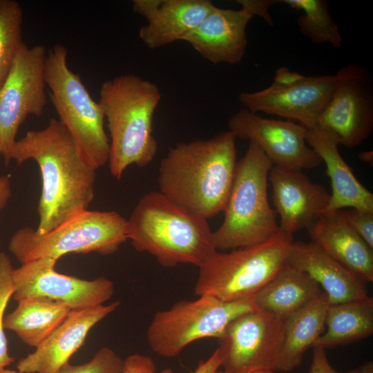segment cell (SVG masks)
I'll return each mask as SVG.
<instances>
[{
	"mask_svg": "<svg viewBox=\"0 0 373 373\" xmlns=\"http://www.w3.org/2000/svg\"><path fill=\"white\" fill-rule=\"evenodd\" d=\"M222 363V354L220 349L218 347L212 354L205 361H201L198 367L191 373H217L221 367ZM160 373H175L170 368H164Z\"/></svg>",
	"mask_w": 373,
	"mask_h": 373,
	"instance_id": "e575fe53",
	"label": "cell"
},
{
	"mask_svg": "<svg viewBox=\"0 0 373 373\" xmlns=\"http://www.w3.org/2000/svg\"><path fill=\"white\" fill-rule=\"evenodd\" d=\"M307 230L329 256L365 283L373 281V249L349 226L342 210L323 213Z\"/></svg>",
	"mask_w": 373,
	"mask_h": 373,
	"instance_id": "44dd1931",
	"label": "cell"
},
{
	"mask_svg": "<svg viewBox=\"0 0 373 373\" xmlns=\"http://www.w3.org/2000/svg\"><path fill=\"white\" fill-rule=\"evenodd\" d=\"M44 46L23 43L0 88V154L6 164L19 128L29 115L41 116L47 104Z\"/></svg>",
	"mask_w": 373,
	"mask_h": 373,
	"instance_id": "30bf717a",
	"label": "cell"
},
{
	"mask_svg": "<svg viewBox=\"0 0 373 373\" xmlns=\"http://www.w3.org/2000/svg\"><path fill=\"white\" fill-rule=\"evenodd\" d=\"M127 237L137 251L153 256L168 268L180 264L199 267L216 250L207 219L160 191L140 199L127 220Z\"/></svg>",
	"mask_w": 373,
	"mask_h": 373,
	"instance_id": "277c9868",
	"label": "cell"
},
{
	"mask_svg": "<svg viewBox=\"0 0 373 373\" xmlns=\"http://www.w3.org/2000/svg\"><path fill=\"white\" fill-rule=\"evenodd\" d=\"M161 98L155 84L132 73L102 84L98 103L107 122L111 138L108 162L116 179L130 165L144 167L154 159L157 143L153 122Z\"/></svg>",
	"mask_w": 373,
	"mask_h": 373,
	"instance_id": "3957f363",
	"label": "cell"
},
{
	"mask_svg": "<svg viewBox=\"0 0 373 373\" xmlns=\"http://www.w3.org/2000/svg\"><path fill=\"white\" fill-rule=\"evenodd\" d=\"M228 128L236 138L255 142L274 166L302 171L323 163L307 143V128L295 122L265 118L244 108L230 117Z\"/></svg>",
	"mask_w": 373,
	"mask_h": 373,
	"instance_id": "5bb4252c",
	"label": "cell"
},
{
	"mask_svg": "<svg viewBox=\"0 0 373 373\" xmlns=\"http://www.w3.org/2000/svg\"><path fill=\"white\" fill-rule=\"evenodd\" d=\"M127 240V219L119 213L86 209L44 234L32 227L19 229L11 237L8 249L23 264L45 257L58 260L70 253L109 255Z\"/></svg>",
	"mask_w": 373,
	"mask_h": 373,
	"instance_id": "52a82bcc",
	"label": "cell"
},
{
	"mask_svg": "<svg viewBox=\"0 0 373 373\" xmlns=\"http://www.w3.org/2000/svg\"><path fill=\"white\" fill-rule=\"evenodd\" d=\"M10 160L20 165L35 160L41 176L35 229L44 234L88 207L94 198L95 169L84 160L65 126L55 118L40 130L28 131L16 140Z\"/></svg>",
	"mask_w": 373,
	"mask_h": 373,
	"instance_id": "6da1fadb",
	"label": "cell"
},
{
	"mask_svg": "<svg viewBox=\"0 0 373 373\" xmlns=\"http://www.w3.org/2000/svg\"><path fill=\"white\" fill-rule=\"evenodd\" d=\"M373 333V299L332 304L325 316V328L314 347L332 348L370 336Z\"/></svg>",
	"mask_w": 373,
	"mask_h": 373,
	"instance_id": "484cf974",
	"label": "cell"
},
{
	"mask_svg": "<svg viewBox=\"0 0 373 373\" xmlns=\"http://www.w3.org/2000/svg\"><path fill=\"white\" fill-rule=\"evenodd\" d=\"M329 303L323 291L284 321L283 340L276 372H288L302 363L325 328Z\"/></svg>",
	"mask_w": 373,
	"mask_h": 373,
	"instance_id": "603a6c76",
	"label": "cell"
},
{
	"mask_svg": "<svg viewBox=\"0 0 373 373\" xmlns=\"http://www.w3.org/2000/svg\"><path fill=\"white\" fill-rule=\"evenodd\" d=\"M253 17L246 10L216 6L182 41L213 64H239L247 46V26Z\"/></svg>",
	"mask_w": 373,
	"mask_h": 373,
	"instance_id": "d6986e66",
	"label": "cell"
},
{
	"mask_svg": "<svg viewBox=\"0 0 373 373\" xmlns=\"http://www.w3.org/2000/svg\"><path fill=\"white\" fill-rule=\"evenodd\" d=\"M358 159L365 163L372 164L373 152L372 151H361L358 154Z\"/></svg>",
	"mask_w": 373,
	"mask_h": 373,
	"instance_id": "74e56055",
	"label": "cell"
},
{
	"mask_svg": "<svg viewBox=\"0 0 373 373\" xmlns=\"http://www.w3.org/2000/svg\"><path fill=\"white\" fill-rule=\"evenodd\" d=\"M236 140L228 130L169 147L158 170L159 191L206 219L223 212L237 165Z\"/></svg>",
	"mask_w": 373,
	"mask_h": 373,
	"instance_id": "7a4b0ae2",
	"label": "cell"
},
{
	"mask_svg": "<svg viewBox=\"0 0 373 373\" xmlns=\"http://www.w3.org/2000/svg\"><path fill=\"white\" fill-rule=\"evenodd\" d=\"M312 361L309 373H353L354 370L341 372L335 370L330 364L325 348L322 347H313Z\"/></svg>",
	"mask_w": 373,
	"mask_h": 373,
	"instance_id": "836d02e7",
	"label": "cell"
},
{
	"mask_svg": "<svg viewBox=\"0 0 373 373\" xmlns=\"http://www.w3.org/2000/svg\"><path fill=\"white\" fill-rule=\"evenodd\" d=\"M156 366L151 357L135 353L124 359V373H155Z\"/></svg>",
	"mask_w": 373,
	"mask_h": 373,
	"instance_id": "d6a6232c",
	"label": "cell"
},
{
	"mask_svg": "<svg viewBox=\"0 0 373 373\" xmlns=\"http://www.w3.org/2000/svg\"><path fill=\"white\" fill-rule=\"evenodd\" d=\"M12 195L10 180L7 175L0 176V211L8 204Z\"/></svg>",
	"mask_w": 373,
	"mask_h": 373,
	"instance_id": "8d00e7d4",
	"label": "cell"
},
{
	"mask_svg": "<svg viewBox=\"0 0 373 373\" xmlns=\"http://www.w3.org/2000/svg\"><path fill=\"white\" fill-rule=\"evenodd\" d=\"M285 265L309 276L325 294L329 305L369 296L365 281L312 241H293Z\"/></svg>",
	"mask_w": 373,
	"mask_h": 373,
	"instance_id": "ffe728a7",
	"label": "cell"
},
{
	"mask_svg": "<svg viewBox=\"0 0 373 373\" xmlns=\"http://www.w3.org/2000/svg\"><path fill=\"white\" fill-rule=\"evenodd\" d=\"M322 292L307 274L285 265L252 299L258 309L285 319Z\"/></svg>",
	"mask_w": 373,
	"mask_h": 373,
	"instance_id": "cb8c5ba5",
	"label": "cell"
},
{
	"mask_svg": "<svg viewBox=\"0 0 373 373\" xmlns=\"http://www.w3.org/2000/svg\"><path fill=\"white\" fill-rule=\"evenodd\" d=\"M306 76L291 71L287 67H280L276 70L273 84L287 86L297 84L304 79Z\"/></svg>",
	"mask_w": 373,
	"mask_h": 373,
	"instance_id": "d590c367",
	"label": "cell"
},
{
	"mask_svg": "<svg viewBox=\"0 0 373 373\" xmlns=\"http://www.w3.org/2000/svg\"><path fill=\"white\" fill-rule=\"evenodd\" d=\"M293 236L280 229L266 241L212 252L199 268L195 294L225 302L251 298L285 265Z\"/></svg>",
	"mask_w": 373,
	"mask_h": 373,
	"instance_id": "8992f818",
	"label": "cell"
},
{
	"mask_svg": "<svg viewBox=\"0 0 373 373\" xmlns=\"http://www.w3.org/2000/svg\"><path fill=\"white\" fill-rule=\"evenodd\" d=\"M306 141L325 162L330 179L332 194L324 213H332L343 208L373 211L372 193L355 177L341 155L338 144L334 136L314 126L307 128Z\"/></svg>",
	"mask_w": 373,
	"mask_h": 373,
	"instance_id": "7402d4cb",
	"label": "cell"
},
{
	"mask_svg": "<svg viewBox=\"0 0 373 373\" xmlns=\"http://www.w3.org/2000/svg\"><path fill=\"white\" fill-rule=\"evenodd\" d=\"M23 10L15 0H0V88L22 41Z\"/></svg>",
	"mask_w": 373,
	"mask_h": 373,
	"instance_id": "83f0119b",
	"label": "cell"
},
{
	"mask_svg": "<svg viewBox=\"0 0 373 373\" xmlns=\"http://www.w3.org/2000/svg\"><path fill=\"white\" fill-rule=\"evenodd\" d=\"M342 213L349 226L373 249V211L351 208Z\"/></svg>",
	"mask_w": 373,
	"mask_h": 373,
	"instance_id": "4dcf8cb0",
	"label": "cell"
},
{
	"mask_svg": "<svg viewBox=\"0 0 373 373\" xmlns=\"http://www.w3.org/2000/svg\"><path fill=\"white\" fill-rule=\"evenodd\" d=\"M284 321L259 309L233 319L218 338L222 354V373L276 372L283 340Z\"/></svg>",
	"mask_w": 373,
	"mask_h": 373,
	"instance_id": "8fae6325",
	"label": "cell"
},
{
	"mask_svg": "<svg viewBox=\"0 0 373 373\" xmlns=\"http://www.w3.org/2000/svg\"><path fill=\"white\" fill-rule=\"evenodd\" d=\"M67 55V48L61 44L47 51L46 84L59 121L75 140L86 162L97 170L109 157L110 141L104 129V116L79 75L68 67Z\"/></svg>",
	"mask_w": 373,
	"mask_h": 373,
	"instance_id": "ba28073f",
	"label": "cell"
},
{
	"mask_svg": "<svg viewBox=\"0 0 373 373\" xmlns=\"http://www.w3.org/2000/svg\"><path fill=\"white\" fill-rule=\"evenodd\" d=\"M3 320L5 329L14 332L26 345L37 347L66 318L72 310L62 303L44 297L20 299Z\"/></svg>",
	"mask_w": 373,
	"mask_h": 373,
	"instance_id": "d4e9b609",
	"label": "cell"
},
{
	"mask_svg": "<svg viewBox=\"0 0 373 373\" xmlns=\"http://www.w3.org/2000/svg\"><path fill=\"white\" fill-rule=\"evenodd\" d=\"M268 180L272 187L274 209L280 218V229L287 233L293 236L307 229L329 204L330 194L302 171L273 166Z\"/></svg>",
	"mask_w": 373,
	"mask_h": 373,
	"instance_id": "2e32d148",
	"label": "cell"
},
{
	"mask_svg": "<svg viewBox=\"0 0 373 373\" xmlns=\"http://www.w3.org/2000/svg\"><path fill=\"white\" fill-rule=\"evenodd\" d=\"M279 2L303 12L298 17V25L300 32L313 43L329 44L334 48L342 46V37L329 13L327 1L283 0Z\"/></svg>",
	"mask_w": 373,
	"mask_h": 373,
	"instance_id": "4316f807",
	"label": "cell"
},
{
	"mask_svg": "<svg viewBox=\"0 0 373 373\" xmlns=\"http://www.w3.org/2000/svg\"><path fill=\"white\" fill-rule=\"evenodd\" d=\"M273 166L260 147L249 142L245 155L237 162L223 222L213 231L216 250L258 245L280 231L277 214L267 195L268 176Z\"/></svg>",
	"mask_w": 373,
	"mask_h": 373,
	"instance_id": "5b68a950",
	"label": "cell"
},
{
	"mask_svg": "<svg viewBox=\"0 0 373 373\" xmlns=\"http://www.w3.org/2000/svg\"><path fill=\"white\" fill-rule=\"evenodd\" d=\"M217 373H222V372L219 370ZM251 373H276V372H274L271 371L262 370V371H256Z\"/></svg>",
	"mask_w": 373,
	"mask_h": 373,
	"instance_id": "60d3db41",
	"label": "cell"
},
{
	"mask_svg": "<svg viewBox=\"0 0 373 373\" xmlns=\"http://www.w3.org/2000/svg\"><path fill=\"white\" fill-rule=\"evenodd\" d=\"M353 373H373V363L368 361L357 369L354 370Z\"/></svg>",
	"mask_w": 373,
	"mask_h": 373,
	"instance_id": "f35d334b",
	"label": "cell"
},
{
	"mask_svg": "<svg viewBox=\"0 0 373 373\" xmlns=\"http://www.w3.org/2000/svg\"><path fill=\"white\" fill-rule=\"evenodd\" d=\"M124 360L112 349L103 347L87 363L63 366L57 373H124Z\"/></svg>",
	"mask_w": 373,
	"mask_h": 373,
	"instance_id": "f546056e",
	"label": "cell"
},
{
	"mask_svg": "<svg viewBox=\"0 0 373 373\" xmlns=\"http://www.w3.org/2000/svg\"><path fill=\"white\" fill-rule=\"evenodd\" d=\"M0 373H20L17 370H10L5 368H0Z\"/></svg>",
	"mask_w": 373,
	"mask_h": 373,
	"instance_id": "ab89813d",
	"label": "cell"
},
{
	"mask_svg": "<svg viewBox=\"0 0 373 373\" xmlns=\"http://www.w3.org/2000/svg\"><path fill=\"white\" fill-rule=\"evenodd\" d=\"M334 82V75L306 77L290 86L272 84L263 90L242 92L239 101L251 112L278 115L310 128L316 126Z\"/></svg>",
	"mask_w": 373,
	"mask_h": 373,
	"instance_id": "9a60e30c",
	"label": "cell"
},
{
	"mask_svg": "<svg viewBox=\"0 0 373 373\" xmlns=\"http://www.w3.org/2000/svg\"><path fill=\"white\" fill-rule=\"evenodd\" d=\"M57 260L41 258L13 269L15 300L44 297L68 305L72 310L104 305L114 294L113 283L100 276L85 280L56 271Z\"/></svg>",
	"mask_w": 373,
	"mask_h": 373,
	"instance_id": "4fadbf2b",
	"label": "cell"
},
{
	"mask_svg": "<svg viewBox=\"0 0 373 373\" xmlns=\"http://www.w3.org/2000/svg\"><path fill=\"white\" fill-rule=\"evenodd\" d=\"M214 6L209 0H134L132 8L146 20L140 39L154 50L182 41Z\"/></svg>",
	"mask_w": 373,
	"mask_h": 373,
	"instance_id": "ac0fdd59",
	"label": "cell"
},
{
	"mask_svg": "<svg viewBox=\"0 0 373 373\" xmlns=\"http://www.w3.org/2000/svg\"><path fill=\"white\" fill-rule=\"evenodd\" d=\"M256 309L252 297L232 302L209 296L179 300L155 314L146 331L147 342L157 355L173 358L197 340L219 338L233 319Z\"/></svg>",
	"mask_w": 373,
	"mask_h": 373,
	"instance_id": "9c48e42d",
	"label": "cell"
},
{
	"mask_svg": "<svg viewBox=\"0 0 373 373\" xmlns=\"http://www.w3.org/2000/svg\"><path fill=\"white\" fill-rule=\"evenodd\" d=\"M13 269L10 257L0 252V368H5L15 361V358L8 352L3 325L5 310L14 294L12 278Z\"/></svg>",
	"mask_w": 373,
	"mask_h": 373,
	"instance_id": "f1b7e54d",
	"label": "cell"
},
{
	"mask_svg": "<svg viewBox=\"0 0 373 373\" xmlns=\"http://www.w3.org/2000/svg\"><path fill=\"white\" fill-rule=\"evenodd\" d=\"M334 77V88L315 126L331 133L338 145L352 149L373 131L372 81L356 64L341 68Z\"/></svg>",
	"mask_w": 373,
	"mask_h": 373,
	"instance_id": "7c38bea8",
	"label": "cell"
},
{
	"mask_svg": "<svg viewBox=\"0 0 373 373\" xmlns=\"http://www.w3.org/2000/svg\"><path fill=\"white\" fill-rule=\"evenodd\" d=\"M1 154H0V159H1Z\"/></svg>",
	"mask_w": 373,
	"mask_h": 373,
	"instance_id": "b9f144b4",
	"label": "cell"
},
{
	"mask_svg": "<svg viewBox=\"0 0 373 373\" xmlns=\"http://www.w3.org/2000/svg\"><path fill=\"white\" fill-rule=\"evenodd\" d=\"M119 301L73 309L35 350L17 364L20 373H57L84 344L90 329L119 306Z\"/></svg>",
	"mask_w": 373,
	"mask_h": 373,
	"instance_id": "e0dca14e",
	"label": "cell"
},
{
	"mask_svg": "<svg viewBox=\"0 0 373 373\" xmlns=\"http://www.w3.org/2000/svg\"><path fill=\"white\" fill-rule=\"evenodd\" d=\"M240 8L246 10L252 17L262 18L269 26H273L274 19L269 12V8L276 4V0H237Z\"/></svg>",
	"mask_w": 373,
	"mask_h": 373,
	"instance_id": "1f68e13d",
	"label": "cell"
}]
</instances>
